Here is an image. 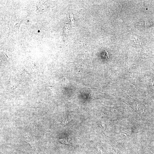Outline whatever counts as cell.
I'll list each match as a JSON object with an SVG mask.
<instances>
[{"label": "cell", "mask_w": 154, "mask_h": 154, "mask_svg": "<svg viewBox=\"0 0 154 154\" xmlns=\"http://www.w3.org/2000/svg\"><path fill=\"white\" fill-rule=\"evenodd\" d=\"M128 36L131 44L135 46H141L144 44V38L141 36L138 35L127 29Z\"/></svg>", "instance_id": "obj_1"}, {"label": "cell", "mask_w": 154, "mask_h": 154, "mask_svg": "<svg viewBox=\"0 0 154 154\" xmlns=\"http://www.w3.org/2000/svg\"><path fill=\"white\" fill-rule=\"evenodd\" d=\"M58 141L63 144H66L68 145H71L70 142L68 140V139L66 138H63L58 140Z\"/></svg>", "instance_id": "obj_2"}, {"label": "cell", "mask_w": 154, "mask_h": 154, "mask_svg": "<svg viewBox=\"0 0 154 154\" xmlns=\"http://www.w3.org/2000/svg\"><path fill=\"white\" fill-rule=\"evenodd\" d=\"M142 24H140L141 25H145V26H150L153 25V23H151L150 22L148 21H145V22H143L141 23Z\"/></svg>", "instance_id": "obj_3"}]
</instances>
